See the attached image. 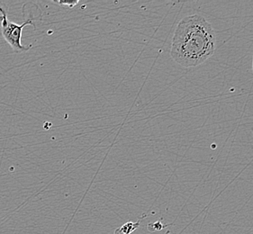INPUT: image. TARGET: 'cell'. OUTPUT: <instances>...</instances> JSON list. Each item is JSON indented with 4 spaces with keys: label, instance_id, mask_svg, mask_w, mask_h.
Here are the masks:
<instances>
[{
    "label": "cell",
    "instance_id": "3",
    "mask_svg": "<svg viewBox=\"0 0 253 234\" xmlns=\"http://www.w3.org/2000/svg\"><path fill=\"white\" fill-rule=\"evenodd\" d=\"M140 226L139 222L138 223H127L123 225L121 228L117 229L115 234H131L134 230H136Z\"/></svg>",
    "mask_w": 253,
    "mask_h": 234
},
{
    "label": "cell",
    "instance_id": "4",
    "mask_svg": "<svg viewBox=\"0 0 253 234\" xmlns=\"http://www.w3.org/2000/svg\"><path fill=\"white\" fill-rule=\"evenodd\" d=\"M0 13H1V15H6V13H5V7H3V6H1L0 5Z\"/></svg>",
    "mask_w": 253,
    "mask_h": 234
},
{
    "label": "cell",
    "instance_id": "2",
    "mask_svg": "<svg viewBox=\"0 0 253 234\" xmlns=\"http://www.w3.org/2000/svg\"><path fill=\"white\" fill-rule=\"evenodd\" d=\"M0 24H1V34L5 41L10 45L12 50L15 53L26 52L30 50L32 44L29 46H25L21 42L22 38V32L26 26H34L36 28V18L35 17H28L24 21L22 25H17L7 19L6 15L0 16Z\"/></svg>",
    "mask_w": 253,
    "mask_h": 234
},
{
    "label": "cell",
    "instance_id": "5",
    "mask_svg": "<svg viewBox=\"0 0 253 234\" xmlns=\"http://www.w3.org/2000/svg\"></svg>",
    "mask_w": 253,
    "mask_h": 234
},
{
    "label": "cell",
    "instance_id": "6",
    "mask_svg": "<svg viewBox=\"0 0 253 234\" xmlns=\"http://www.w3.org/2000/svg\"></svg>",
    "mask_w": 253,
    "mask_h": 234
},
{
    "label": "cell",
    "instance_id": "1",
    "mask_svg": "<svg viewBox=\"0 0 253 234\" xmlns=\"http://www.w3.org/2000/svg\"><path fill=\"white\" fill-rule=\"evenodd\" d=\"M215 48L216 36L212 25L202 15H187L175 29L170 56L185 68L197 67L213 56Z\"/></svg>",
    "mask_w": 253,
    "mask_h": 234
}]
</instances>
